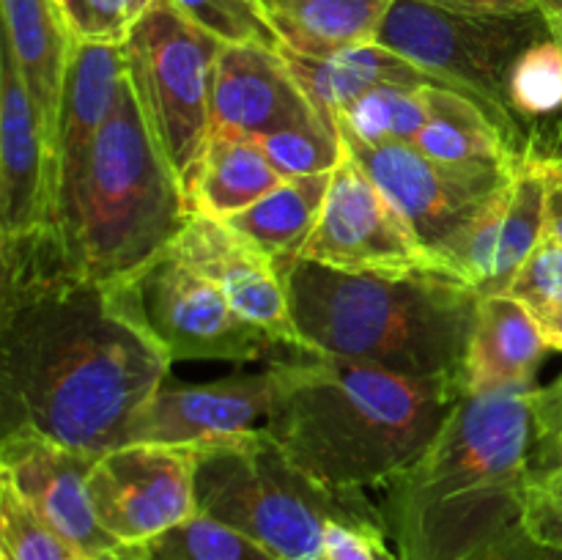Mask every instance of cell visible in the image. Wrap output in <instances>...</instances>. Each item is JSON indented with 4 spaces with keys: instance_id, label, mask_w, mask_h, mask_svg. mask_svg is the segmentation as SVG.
Returning a JSON list of instances; mask_svg holds the SVG:
<instances>
[{
    "instance_id": "6da1fadb",
    "label": "cell",
    "mask_w": 562,
    "mask_h": 560,
    "mask_svg": "<svg viewBox=\"0 0 562 560\" xmlns=\"http://www.w3.org/2000/svg\"><path fill=\"white\" fill-rule=\"evenodd\" d=\"M0 434L31 428L102 456L170 379L130 280L99 283L53 225L0 239Z\"/></svg>"
},
{
    "instance_id": "7a4b0ae2",
    "label": "cell",
    "mask_w": 562,
    "mask_h": 560,
    "mask_svg": "<svg viewBox=\"0 0 562 560\" xmlns=\"http://www.w3.org/2000/svg\"><path fill=\"white\" fill-rule=\"evenodd\" d=\"M532 390H467L431 448L382 489L401 560H488L527 538Z\"/></svg>"
},
{
    "instance_id": "3957f363",
    "label": "cell",
    "mask_w": 562,
    "mask_h": 560,
    "mask_svg": "<svg viewBox=\"0 0 562 560\" xmlns=\"http://www.w3.org/2000/svg\"><path fill=\"white\" fill-rule=\"evenodd\" d=\"M464 393V379L456 377H404L307 355L263 432L324 489L368 497L431 448Z\"/></svg>"
},
{
    "instance_id": "277c9868",
    "label": "cell",
    "mask_w": 562,
    "mask_h": 560,
    "mask_svg": "<svg viewBox=\"0 0 562 560\" xmlns=\"http://www.w3.org/2000/svg\"><path fill=\"white\" fill-rule=\"evenodd\" d=\"M283 280L296 335L313 355L404 377L464 379L483 294L456 275L344 272L296 258Z\"/></svg>"
},
{
    "instance_id": "5b68a950",
    "label": "cell",
    "mask_w": 562,
    "mask_h": 560,
    "mask_svg": "<svg viewBox=\"0 0 562 560\" xmlns=\"http://www.w3.org/2000/svg\"><path fill=\"white\" fill-rule=\"evenodd\" d=\"M187 220L181 176L124 77L113 113L55 231L82 275L99 283H121L170 250Z\"/></svg>"
},
{
    "instance_id": "8992f818",
    "label": "cell",
    "mask_w": 562,
    "mask_h": 560,
    "mask_svg": "<svg viewBox=\"0 0 562 560\" xmlns=\"http://www.w3.org/2000/svg\"><path fill=\"white\" fill-rule=\"evenodd\" d=\"M198 511L252 538L274 560H322L333 519L384 527L371 497H340L307 478L267 432L198 445Z\"/></svg>"
},
{
    "instance_id": "52a82bcc",
    "label": "cell",
    "mask_w": 562,
    "mask_h": 560,
    "mask_svg": "<svg viewBox=\"0 0 562 560\" xmlns=\"http://www.w3.org/2000/svg\"><path fill=\"white\" fill-rule=\"evenodd\" d=\"M549 36L552 27L541 9L475 14L431 0H395L379 27L376 44L393 49L439 86L475 97L527 137L508 110V77L519 55Z\"/></svg>"
},
{
    "instance_id": "ba28073f",
    "label": "cell",
    "mask_w": 562,
    "mask_h": 560,
    "mask_svg": "<svg viewBox=\"0 0 562 560\" xmlns=\"http://www.w3.org/2000/svg\"><path fill=\"white\" fill-rule=\"evenodd\" d=\"M126 77L148 126L184 179L212 135V75L225 44L187 20L168 0H154L124 38Z\"/></svg>"
},
{
    "instance_id": "9c48e42d",
    "label": "cell",
    "mask_w": 562,
    "mask_h": 560,
    "mask_svg": "<svg viewBox=\"0 0 562 560\" xmlns=\"http://www.w3.org/2000/svg\"><path fill=\"white\" fill-rule=\"evenodd\" d=\"M130 285L148 329L173 362H278L305 355L245 322L212 280L170 250L130 278Z\"/></svg>"
},
{
    "instance_id": "30bf717a",
    "label": "cell",
    "mask_w": 562,
    "mask_h": 560,
    "mask_svg": "<svg viewBox=\"0 0 562 560\" xmlns=\"http://www.w3.org/2000/svg\"><path fill=\"white\" fill-rule=\"evenodd\" d=\"M351 157L362 165L382 195L393 203L423 250L445 272V258L481 214V209L508 184V168H464L442 165L426 157L412 143H382L362 146L344 141ZM525 159V157H521Z\"/></svg>"
},
{
    "instance_id": "8fae6325",
    "label": "cell",
    "mask_w": 562,
    "mask_h": 560,
    "mask_svg": "<svg viewBox=\"0 0 562 560\" xmlns=\"http://www.w3.org/2000/svg\"><path fill=\"white\" fill-rule=\"evenodd\" d=\"M305 355L201 384L165 382L132 421L126 445H206L261 432L305 371Z\"/></svg>"
},
{
    "instance_id": "7c38bea8",
    "label": "cell",
    "mask_w": 562,
    "mask_h": 560,
    "mask_svg": "<svg viewBox=\"0 0 562 560\" xmlns=\"http://www.w3.org/2000/svg\"><path fill=\"white\" fill-rule=\"evenodd\" d=\"M198 445L135 443L93 461L88 489L104 530L143 544L198 514Z\"/></svg>"
},
{
    "instance_id": "4fadbf2b",
    "label": "cell",
    "mask_w": 562,
    "mask_h": 560,
    "mask_svg": "<svg viewBox=\"0 0 562 560\" xmlns=\"http://www.w3.org/2000/svg\"><path fill=\"white\" fill-rule=\"evenodd\" d=\"M300 258L344 272L439 269L349 148L335 165L322 217Z\"/></svg>"
},
{
    "instance_id": "5bb4252c",
    "label": "cell",
    "mask_w": 562,
    "mask_h": 560,
    "mask_svg": "<svg viewBox=\"0 0 562 560\" xmlns=\"http://www.w3.org/2000/svg\"><path fill=\"white\" fill-rule=\"evenodd\" d=\"M97 456L60 445L31 428L0 434V481L9 483L49 527L88 560H115V541L93 511L91 478Z\"/></svg>"
},
{
    "instance_id": "9a60e30c",
    "label": "cell",
    "mask_w": 562,
    "mask_h": 560,
    "mask_svg": "<svg viewBox=\"0 0 562 560\" xmlns=\"http://www.w3.org/2000/svg\"><path fill=\"white\" fill-rule=\"evenodd\" d=\"M170 253L212 280L245 322L307 351L291 318L283 272L231 225L192 214L170 245Z\"/></svg>"
},
{
    "instance_id": "2e32d148",
    "label": "cell",
    "mask_w": 562,
    "mask_h": 560,
    "mask_svg": "<svg viewBox=\"0 0 562 560\" xmlns=\"http://www.w3.org/2000/svg\"><path fill=\"white\" fill-rule=\"evenodd\" d=\"M55 154L14 58L0 60V239L53 225Z\"/></svg>"
},
{
    "instance_id": "e0dca14e",
    "label": "cell",
    "mask_w": 562,
    "mask_h": 560,
    "mask_svg": "<svg viewBox=\"0 0 562 560\" xmlns=\"http://www.w3.org/2000/svg\"><path fill=\"white\" fill-rule=\"evenodd\" d=\"M212 135L256 137L300 121L322 119L280 49L261 44H225L214 64Z\"/></svg>"
},
{
    "instance_id": "ac0fdd59",
    "label": "cell",
    "mask_w": 562,
    "mask_h": 560,
    "mask_svg": "<svg viewBox=\"0 0 562 560\" xmlns=\"http://www.w3.org/2000/svg\"><path fill=\"white\" fill-rule=\"evenodd\" d=\"M124 77L126 60L121 44L77 38L69 71H66L58 137H55L53 228L80 184L93 143L102 132L104 121L113 113Z\"/></svg>"
},
{
    "instance_id": "d6986e66",
    "label": "cell",
    "mask_w": 562,
    "mask_h": 560,
    "mask_svg": "<svg viewBox=\"0 0 562 560\" xmlns=\"http://www.w3.org/2000/svg\"><path fill=\"white\" fill-rule=\"evenodd\" d=\"M0 9L3 49L14 58L55 154L66 71L77 36L60 0H0Z\"/></svg>"
},
{
    "instance_id": "ffe728a7",
    "label": "cell",
    "mask_w": 562,
    "mask_h": 560,
    "mask_svg": "<svg viewBox=\"0 0 562 560\" xmlns=\"http://www.w3.org/2000/svg\"><path fill=\"white\" fill-rule=\"evenodd\" d=\"M428 119L412 146L442 165L508 168L530 154L521 132L464 91L448 86L423 88Z\"/></svg>"
},
{
    "instance_id": "44dd1931",
    "label": "cell",
    "mask_w": 562,
    "mask_h": 560,
    "mask_svg": "<svg viewBox=\"0 0 562 560\" xmlns=\"http://www.w3.org/2000/svg\"><path fill=\"white\" fill-rule=\"evenodd\" d=\"M549 351L541 324L521 302L510 294L483 296L464 360L467 390L538 388V368Z\"/></svg>"
},
{
    "instance_id": "7402d4cb",
    "label": "cell",
    "mask_w": 562,
    "mask_h": 560,
    "mask_svg": "<svg viewBox=\"0 0 562 560\" xmlns=\"http://www.w3.org/2000/svg\"><path fill=\"white\" fill-rule=\"evenodd\" d=\"M285 66L291 69L294 80L300 82L302 91L313 102L324 121L333 130H338V115L349 104H355L362 93L379 86H406V88H426L439 86L431 77L423 75L420 69L395 55L393 49L382 44H360V47L340 49V53L327 55V58H311V55L291 53L280 47Z\"/></svg>"
},
{
    "instance_id": "603a6c76",
    "label": "cell",
    "mask_w": 562,
    "mask_h": 560,
    "mask_svg": "<svg viewBox=\"0 0 562 560\" xmlns=\"http://www.w3.org/2000/svg\"><path fill=\"white\" fill-rule=\"evenodd\" d=\"M280 170L250 137L209 135L184 184L187 212L225 223L283 184Z\"/></svg>"
},
{
    "instance_id": "cb8c5ba5",
    "label": "cell",
    "mask_w": 562,
    "mask_h": 560,
    "mask_svg": "<svg viewBox=\"0 0 562 560\" xmlns=\"http://www.w3.org/2000/svg\"><path fill=\"white\" fill-rule=\"evenodd\" d=\"M280 47L327 58L376 42L395 0H258Z\"/></svg>"
},
{
    "instance_id": "d4e9b609",
    "label": "cell",
    "mask_w": 562,
    "mask_h": 560,
    "mask_svg": "<svg viewBox=\"0 0 562 560\" xmlns=\"http://www.w3.org/2000/svg\"><path fill=\"white\" fill-rule=\"evenodd\" d=\"M329 181H333V170L285 179L250 209L225 220V225L245 236L252 247L272 258L280 272H285V267L300 258L307 236L313 234L322 217Z\"/></svg>"
},
{
    "instance_id": "484cf974",
    "label": "cell",
    "mask_w": 562,
    "mask_h": 560,
    "mask_svg": "<svg viewBox=\"0 0 562 560\" xmlns=\"http://www.w3.org/2000/svg\"><path fill=\"white\" fill-rule=\"evenodd\" d=\"M508 110L527 132L532 157H543L562 119V44L554 33L527 47L514 64L508 77Z\"/></svg>"
},
{
    "instance_id": "4316f807",
    "label": "cell",
    "mask_w": 562,
    "mask_h": 560,
    "mask_svg": "<svg viewBox=\"0 0 562 560\" xmlns=\"http://www.w3.org/2000/svg\"><path fill=\"white\" fill-rule=\"evenodd\" d=\"M547 236V184L532 154L514 165L488 294H508L516 272Z\"/></svg>"
},
{
    "instance_id": "83f0119b",
    "label": "cell",
    "mask_w": 562,
    "mask_h": 560,
    "mask_svg": "<svg viewBox=\"0 0 562 560\" xmlns=\"http://www.w3.org/2000/svg\"><path fill=\"white\" fill-rule=\"evenodd\" d=\"M426 119L423 88L379 86L362 93L338 115V132L344 141L362 146H382L393 141L415 143Z\"/></svg>"
},
{
    "instance_id": "f1b7e54d",
    "label": "cell",
    "mask_w": 562,
    "mask_h": 560,
    "mask_svg": "<svg viewBox=\"0 0 562 560\" xmlns=\"http://www.w3.org/2000/svg\"><path fill=\"white\" fill-rule=\"evenodd\" d=\"M115 560H274L252 538L198 511L192 519L143 544H124Z\"/></svg>"
},
{
    "instance_id": "f546056e",
    "label": "cell",
    "mask_w": 562,
    "mask_h": 560,
    "mask_svg": "<svg viewBox=\"0 0 562 560\" xmlns=\"http://www.w3.org/2000/svg\"><path fill=\"white\" fill-rule=\"evenodd\" d=\"M256 143L283 179L329 173L346 154L340 132L333 130L324 119L289 124L283 130L256 137Z\"/></svg>"
},
{
    "instance_id": "4dcf8cb0",
    "label": "cell",
    "mask_w": 562,
    "mask_h": 560,
    "mask_svg": "<svg viewBox=\"0 0 562 560\" xmlns=\"http://www.w3.org/2000/svg\"><path fill=\"white\" fill-rule=\"evenodd\" d=\"M0 558L3 560H88L49 527L9 483L0 481Z\"/></svg>"
},
{
    "instance_id": "1f68e13d",
    "label": "cell",
    "mask_w": 562,
    "mask_h": 560,
    "mask_svg": "<svg viewBox=\"0 0 562 560\" xmlns=\"http://www.w3.org/2000/svg\"><path fill=\"white\" fill-rule=\"evenodd\" d=\"M176 11L223 44H261L280 49L258 0H168Z\"/></svg>"
},
{
    "instance_id": "d6a6232c",
    "label": "cell",
    "mask_w": 562,
    "mask_h": 560,
    "mask_svg": "<svg viewBox=\"0 0 562 560\" xmlns=\"http://www.w3.org/2000/svg\"><path fill=\"white\" fill-rule=\"evenodd\" d=\"M508 294L527 307L538 324H547L562 311V242L543 236L527 256L510 283Z\"/></svg>"
},
{
    "instance_id": "836d02e7",
    "label": "cell",
    "mask_w": 562,
    "mask_h": 560,
    "mask_svg": "<svg viewBox=\"0 0 562 560\" xmlns=\"http://www.w3.org/2000/svg\"><path fill=\"white\" fill-rule=\"evenodd\" d=\"M60 3L77 38L124 44L135 22L151 9L154 0H60Z\"/></svg>"
},
{
    "instance_id": "e575fe53",
    "label": "cell",
    "mask_w": 562,
    "mask_h": 560,
    "mask_svg": "<svg viewBox=\"0 0 562 560\" xmlns=\"http://www.w3.org/2000/svg\"><path fill=\"white\" fill-rule=\"evenodd\" d=\"M530 470L562 481V371L532 390Z\"/></svg>"
},
{
    "instance_id": "d590c367",
    "label": "cell",
    "mask_w": 562,
    "mask_h": 560,
    "mask_svg": "<svg viewBox=\"0 0 562 560\" xmlns=\"http://www.w3.org/2000/svg\"><path fill=\"white\" fill-rule=\"evenodd\" d=\"M322 560H401L384 527L333 519L324 533Z\"/></svg>"
},
{
    "instance_id": "8d00e7d4",
    "label": "cell",
    "mask_w": 562,
    "mask_h": 560,
    "mask_svg": "<svg viewBox=\"0 0 562 560\" xmlns=\"http://www.w3.org/2000/svg\"><path fill=\"white\" fill-rule=\"evenodd\" d=\"M547 184V234L562 242V157H536Z\"/></svg>"
},
{
    "instance_id": "74e56055",
    "label": "cell",
    "mask_w": 562,
    "mask_h": 560,
    "mask_svg": "<svg viewBox=\"0 0 562 560\" xmlns=\"http://www.w3.org/2000/svg\"><path fill=\"white\" fill-rule=\"evenodd\" d=\"M456 11H475V14H527L536 11V0H431Z\"/></svg>"
},
{
    "instance_id": "f35d334b",
    "label": "cell",
    "mask_w": 562,
    "mask_h": 560,
    "mask_svg": "<svg viewBox=\"0 0 562 560\" xmlns=\"http://www.w3.org/2000/svg\"><path fill=\"white\" fill-rule=\"evenodd\" d=\"M488 560H562V552H554V549L541 547V544L532 541L530 536L516 541L514 547H508L505 552L494 555Z\"/></svg>"
},
{
    "instance_id": "ab89813d",
    "label": "cell",
    "mask_w": 562,
    "mask_h": 560,
    "mask_svg": "<svg viewBox=\"0 0 562 560\" xmlns=\"http://www.w3.org/2000/svg\"><path fill=\"white\" fill-rule=\"evenodd\" d=\"M543 338H547L549 349L552 351H562V311L554 318H549L547 324H541Z\"/></svg>"
},
{
    "instance_id": "60d3db41",
    "label": "cell",
    "mask_w": 562,
    "mask_h": 560,
    "mask_svg": "<svg viewBox=\"0 0 562 560\" xmlns=\"http://www.w3.org/2000/svg\"><path fill=\"white\" fill-rule=\"evenodd\" d=\"M549 27H552L554 38H560V44H562V22H554V20H549ZM543 157H562V119H560L558 130H554L552 146H549V152L543 154Z\"/></svg>"
},
{
    "instance_id": "b9f144b4",
    "label": "cell",
    "mask_w": 562,
    "mask_h": 560,
    "mask_svg": "<svg viewBox=\"0 0 562 560\" xmlns=\"http://www.w3.org/2000/svg\"><path fill=\"white\" fill-rule=\"evenodd\" d=\"M538 9L547 14V20L562 22V0H536Z\"/></svg>"
},
{
    "instance_id": "7bdbcfd3",
    "label": "cell",
    "mask_w": 562,
    "mask_h": 560,
    "mask_svg": "<svg viewBox=\"0 0 562 560\" xmlns=\"http://www.w3.org/2000/svg\"><path fill=\"white\" fill-rule=\"evenodd\" d=\"M0 560H3V558H0Z\"/></svg>"
}]
</instances>
